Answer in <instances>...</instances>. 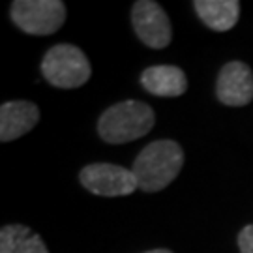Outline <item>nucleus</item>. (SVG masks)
<instances>
[{
  "mask_svg": "<svg viewBox=\"0 0 253 253\" xmlns=\"http://www.w3.org/2000/svg\"><path fill=\"white\" fill-rule=\"evenodd\" d=\"M40 109L32 101H6L0 107V141L9 143L27 135L38 124Z\"/></svg>",
  "mask_w": 253,
  "mask_h": 253,
  "instance_id": "8",
  "label": "nucleus"
},
{
  "mask_svg": "<svg viewBox=\"0 0 253 253\" xmlns=\"http://www.w3.org/2000/svg\"><path fill=\"white\" fill-rule=\"evenodd\" d=\"M79 180L83 188L100 197H122L139 190L133 171L115 163H90L83 167Z\"/></svg>",
  "mask_w": 253,
  "mask_h": 253,
  "instance_id": "5",
  "label": "nucleus"
},
{
  "mask_svg": "<svg viewBox=\"0 0 253 253\" xmlns=\"http://www.w3.org/2000/svg\"><path fill=\"white\" fill-rule=\"evenodd\" d=\"M42 75L49 84L58 88H79L90 79L92 66L77 45L58 43L43 56Z\"/></svg>",
  "mask_w": 253,
  "mask_h": 253,
  "instance_id": "3",
  "label": "nucleus"
},
{
  "mask_svg": "<svg viewBox=\"0 0 253 253\" xmlns=\"http://www.w3.org/2000/svg\"><path fill=\"white\" fill-rule=\"evenodd\" d=\"M11 21L32 36L54 34L66 21V4L60 0H15L9 8Z\"/></svg>",
  "mask_w": 253,
  "mask_h": 253,
  "instance_id": "4",
  "label": "nucleus"
},
{
  "mask_svg": "<svg viewBox=\"0 0 253 253\" xmlns=\"http://www.w3.org/2000/svg\"><path fill=\"white\" fill-rule=\"evenodd\" d=\"M193 8L201 21L216 32H227L236 25L240 15L238 0H195Z\"/></svg>",
  "mask_w": 253,
  "mask_h": 253,
  "instance_id": "10",
  "label": "nucleus"
},
{
  "mask_svg": "<svg viewBox=\"0 0 253 253\" xmlns=\"http://www.w3.org/2000/svg\"><path fill=\"white\" fill-rule=\"evenodd\" d=\"M145 253H172L171 250H163V248H160V250H152V252H145Z\"/></svg>",
  "mask_w": 253,
  "mask_h": 253,
  "instance_id": "13",
  "label": "nucleus"
},
{
  "mask_svg": "<svg viewBox=\"0 0 253 253\" xmlns=\"http://www.w3.org/2000/svg\"><path fill=\"white\" fill-rule=\"evenodd\" d=\"M240 253H253V225H246L238 235Z\"/></svg>",
  "mask_w": 253,
  "mask_h": 253,
  "instance_id": "12",
  "label": "nucleus"
},
{
  "mask_svg": "<svg viewBox=\"0 0 253 253\" xmlns=\"http://www.w3.org/2000/svg\"><path fill=\"white\" fill-rule=\"evenodd\" d=\"M184 165V150L178 143L162 139L145 146L133 162V174L139 190L146 193L165 190Z\"/></svg>",
  "mask_w": 253,
  "mask_h": 253,
  "instance_id": "1",
  "label": "nucleus"
},
{
  "mask_svg": "<svg viewBox=\"0 0 253 253\" xmlns=\"http://www.w3.org/2000/svg\"><path fill=\"white\" fill-rule=\"evenodd\" d=\"M131 23L137 38L150 49H163L171 43V21L158 2L139 0L131 8Z\"/></svg>",
  "mask_w": 253,
  "mask_h": 253,
  "instance_id": "6",
  "label": "nucleus"
},
{
  "mask_svg": "<svg viewBox=\"0 0 253 253\" xmlns=\"http://www.w3.org/2000/svg\"><path fill=\"white\" fill-rule=\"evenodd\" d=\"M146 92L162 98H176L188 90L186 73L176 66H150L141 75Z\"/></svg>",
  "mask_w": 253,
  "mask_h": 253,
  "instance_id": "9",
  "label": "nucleus"
},
{
  "mask_svg": "<svg viewBox=\"0 0 253 253\" xmlns=\"http://www.w3.org/2000/svg\"><path fill=\"white\" fill-rule=\"evenodd\" d=\"M217 100L229 107H242L253 100V72L244 62H229L221 68L216 83Z\"/></svg>",
  "mask_w": 253,
  "mask_h": 253,
  "instance_id": "7",
  "label": "nucleus"
},
{
  "mask_svg": "<svg viewBox=\"0 0 253 253\" xmlns=\"http://www.w3.org/2000/svg\"><path fill=\"white\" fill-rule=\"evenodd\" d=\"M156 124L148 103L135 100L120 101L109 107L98 120V133L109 145H124L146 135Z\"/></svg>",
  "mask_w": 253,
  "mask_h": 253,
  "instance_id": "2",
  "label": "nucleus"
},
{
  "mask_svg": "<svg viewBox=\"0 0 253 253\" xmlns=\"http://www.w3.org/2000/svg\"><path fill=\"white\" fill-rule=\"evenodd\" d=\"M0 253H49L42 236L25 225H4L0 231Z\"/></svg>",
  "mask_w": 253,
  "mask_h": 253,
  "instance_id": "11",
  "label": "nucleus"
}]
</instances>
